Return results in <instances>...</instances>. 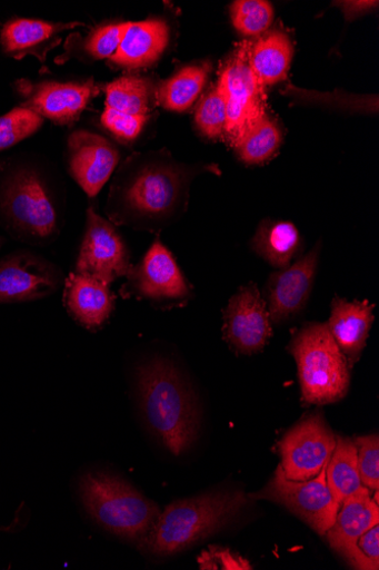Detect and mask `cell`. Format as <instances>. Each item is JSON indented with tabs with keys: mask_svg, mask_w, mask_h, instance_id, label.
I'll return each instance as SVG.
<instances>
[{
	"mask_svg": "<svg viewBox=\"0 0 379 570\" xmlns=\"http://www.w3.org/2000/svg\"><path fill=\"white\" fill-rule=\"evenodd\" d=\"M199 173L164 151L133 155L118 173L107 203L117 225L153 230L183 213L191 180Z\"/></svg>",
	"mask_w": 379,
	"mask_h": 570,
	"instance_id": "obj_1",
	"label": "cell"
},
{
	"mask_svg": "<svg viewBox=\"0 0 379 570\" xmlns=\"http://www.w3.org/2000/svg\"><path fill=\"white\" fill-rule=\"evenodd\" d=\"M143 416L151 431L173 453H184L197 440L200 411L197 396L171 361L154 357L137 373Z\"/></svg>",
	"mask_w": 379,
	"mask_h": 570,
	"instance_id": "obj_2",
	"label": "cell"
},
{
	"mask_svg": "<svg viewBox=\"0 0 379 570\" xmlns=\"http://www.w3.org/2000/svg\"><path fill=\"white\" fill-rule=\"evenodd\" d=\"M250 497L241 491H216L171 503L160 512L141 548L167 557L221 531L248 505Z\"/></svg>",
	"mask_w": 379,
	"mask_h": 570,
	"instance_id": "obj_3",
	"label": "cell"
},
{
	"mask_svg": "<svg viewBox=\"0 0 379 570\" xmlns=\"http://www.w3.org/2000/svg\"><path fill=\"white\" fill-rule=\"evenodd\" d=\"M289 352L297 361L305 403L331 404L347 395L350 367L327 324L303 327L293 336Z\"/></svg>",
	"mask_w": 379,
	"mask_h": 570,
	"instance_id": "obj_4",
	"label": "cell"
},
{
	"mask_svg": "<svg viewBox=\"0 0 379 570\" xmlns=\"http://www.w3.org/2000/svg\"><path fill=\"white\" fill-rule=\"evenodd\" d=\"M81 495L90 515L108 532L141 541L160 514L159 507L118 476L90 473L81 482Z\"/></svg>",
	"mask_w": 379,
	"mask_h": 570,
	"instance_id": "obj_5",
	"label": "cell"
},
{
	"mask_svg": "<svg viewBox=\"0 0 379 570\" xmlns=\"http://www.w3.org/2000/svg\"><path fill=\"white\" fill-rule=\"evenodd\" d=\"M0 210L10 227L29 240H51L60 230L56 197L33 169H19L7 179L0 194Z\"/></svg>",
	"mask_w": 379,
	"mask_h": 570,
	"instance_id": "obj_6",
	"label": "cell"
},
{
	"mask_svg": "<svg viewBox=\"0 0 379 570\" xmlns=\"http://www.w3.org/2000/svg\"><path fill=\"white\" fill-rule=\"evenodd\" d=\"M327 468L328 464L316 478L300 482L289 480L280 464L266 488L249 497L282 504L323 537L335 524L340 508L328 485Z\"/></svg>",
	"mask_w": 379,
	"mask_h": 570,
	"instance_id": "obj_7",
	"label": "cell"
},
{
	"mask_svg": "<svg viewBox=\"0 0 379 570\" xmlns=\"http://www.w3.org/2000/svg\"><path fill=\"white\" fill-rule=\"evenodd\" d=\"M250 49L249 41L238 45L226 61L220 76L228 102V121L223 138L233 147L267 115L265 88L252 70Z\"/></svg>",
	"mask_w": 379,
	"mask_h": 570,
	"instance_id": "obj_8",
	"label": "cell"
},
{
	"mask_svg": "<svg viewBox=\"0 0 379 570\" xmlns=\"http://www.w3.org/2000/svg\"><path fill=\"white\" fill-rule=\"evenodd\" d=\"M122 288L124 297L136 296L161 306L187 303L193 295L172 253L156 239L141 263L131 267Z\"/></svg>",
	"mask_w": 379,
	"mask_h": 570,
	"instance_id": "obj_9",
	"label": "cell"
},
{
	"mask_svg": "<svg viewBox=\"0 0 379 570\" xmlns=\"http://www.w3.org/2000/svg\"><path fill=\"white\" fill-rule=\"evenodd\" d=\"M337 445V435L320 412L305 417L280 441L281 468L292 481L316 478L327 465Z\"/></svg>",
	"mask_w": 379,
	"mask_h": 570,
	"instance_id": "obj_10",
	"label": "cell"
},
{
	"mask_svg": "<svg viewBox=\"0 0 379 570\" xmlns=\"http://www.w3.org/2000/svg\"><path fill=\"white\" fill-rule=\"evenodd\" d=\"M130 253L114 225L89 207L76 274L90 276L111 286L131 269Z\"/></svg>",
	"mask_w": 379,
	"mask_h": 570,
	"instance_id": "obj_11",
	"label": "cell"
},
{
	"mask_svg": "<svg viewBox=\"0 0 379 570\" xmlns=\"http://www.w3.org/2000/svg\"><path fill=\"white\" fill-rule=\"evenodd\" d=\"M24 107L52 124L70 126L81 117L98 94L93 80L40 81L20 80L17 85Z\"/></svg>",
	"mask_w": 379,
	"mask_h": 570,
	"instance_id": "obj_12",
	"label": "cell"
},
{
	"mask_svg": "<svg viewBox=\"0 0 379 570\" xmlns=\"http://www.w3.org/2000/svg\"><path fill=\"white\" fill-rule=\"evenodd\" d=\"M225 322L226 341L242 354L261 351L273 334L267 304L255 284L240 288L233 295L226 309Z\"/></svg>",
	"mask_w": 379,
	"mask_h": 570,
	"instance_id": "obj_13",
	"label": "cell"
},
{
	"mask_svg": "<svg viewBox=\"0 0 379 570\" xmlns=\"http://www.w3.org/2000/svg\"><path fill=\"white\" fill-rule=\"evenodd\" d=\"M61 274L42 257L16 253L0 262V303L28 302L57 292Z\"/></svg>",
	"mask_w": 379,
	"mask_h": 570,
	"instance_id": "obj_14",
	"label": "cell"
},
{
	"mask_svg": "<svg viewBox=\"0 0 379 570\" xmlns=\"http://www.w3.org/2000/svg\"><path fill=\"white\" fill-rule=\"evenodd\" d=\"M68 149L72 178L89 197H96L117 169L120 151L112 141L87 130L73 132Z\"/></svg>",
	"mask_w": 379,
	"mask_h": 570,
	"instance_id": "obj_15",
	"label": "cell"
},
{
	"mask_svg": "<svg viewBox=\"0 0 379 570\" xmlns=\"http://www.w3.org/2000/svg\"><path fill=\"white\" fill-rule=\"evenodd\" d=\"M320 244L287 269L270 275L266 284L270 321L281 324L298 315L306 306L317 273Z\"/></svg>",
	"mask_w": 379,
	"mask_h": 570,
	"instance_id": "obj_16",
	"label": "cell"
},
{
	"mask_svg": "<svg viewBox=\"0 0 379 570\" xmlns=\"http://www.w3.org/2000/svg\"><path fill=\"white\" fill-rule=\"evenodd\" d=\"M79 27H84V24L81 22L56 23L33 19H16L9 21L0 31V45L6 53L16 60L34 57L43 62L48 51L61 42L60 35Z\"/></svg>",
	"mask_w": 379,
	"mask_h": 570,
	"instance_id": "obj_17",
	"label": "cell"
},
{
	"mask_svg": "<svg viewBox=\"0 0 379 570\" xmlns=\"http://www.w3.org/2000/svg\"><path fill=\"white\" fill-rule=\"evenodd\" d=\"M117 296L110 286L86 275L70 274L63 302L70 315L88 330H99L111 318Z\"/></svg>",
	"mask_w": 379,
	"mask_h": 570,
	"instance_id": "obj_18",
	"label": "cell"
},
{
	"mask_svg": "<svg viewBox=\"0 0 379 570\" xmlns=\"http://www.w3.org/2000/svg\"><path fill=\"white\" fill-rule=\"evenodd\" d=\"M169 40L170 28L166 21L130 22L111 62L129 70L148 68L164 53Z\"/></svg>",
	"mask_w": 379,
	"mask_h": 570,
	"instance_id": "obj_19",
	"label": "cell"
},
{
	"mask_svg": "<svg viewBox=\"0 0 379 570\" xmlns=\"http://www.w3.org/2000/svg\"><path fill=\"white\" fill-rule=\"evenodd\" d=\"M373 304L368 301H353L336 297L332 314L327 324L339 348L351 368L365 348L373 323Z\"/></svg>",
	"mask_w": 379,
	"mask_h": 570,
	"instance_id": "obj_20",
	"label": "cell"
},
{
	"mask_svg": "<svg viewBox=\"0 0 379 570\" xmlns=\"http://www.w3.org/2000/svg\"><path fill=\"white\" fill-rule=\"evenodd\" d=\"M370 493L361 487L347 498L339 508L335 524L323 535L331 548L343 557L365 532L379 522L378 503Z\"/></svg>",
	"mask_w": 379,
	"mask_h": 570,
	"instance_id": "obj_21",
	"label": "cell"
},
{
	"mask_svg": "<svg viewBox=\"0 0 379 570\" xmlns=\"http://www.w3.org/2000/svg\"><path fill=\"white\" fill-rule=\"evenodd\" d=\"M292 56L291 39L282 31L268 32L251 43L250 63L259 83L266 88L286 80Z\"/></svg>",
	"mask_w": 379,
	"mask_h": 570,
	"instance_id": "obj_22",
	"label": "cell"
},
{
	"mask_svg": "<svg viewBox=\"0 0 379 570\" xmlns=\"http://www.w3.org/2000/svg\"><path fill=\"white\" fill-rule=\"evenodd\" d=\"M252 243L263 261L283 271L290 267L298 254L301 238L293 224L266 220L259 226Z\"/></svg>",
	"mask_w": 379,
	"mask_h": 570,
	"instance_id": "obj_23",
	"label": "cell"
},
{
	"mask_svg": "<svg viewBox=\"0 0 379 570\" xmlns=\"http://www.w3.org/2000/svg\"><path fill=\"white\" fill-rule=\"evenodd\" d=\"M210 72V65L188 66L156 89V99L169 111L186 112L201 95Z\"/></svg>",
	"mask_w": 379,
	"mask_h": 570,
	"instance_id": "obj_24",
	"label": "cell"
},
{
	"mask_svg": "<svg viewBox=\"0 0 379 570\" xmlns=\"http://www.w3.org/2000/svg\"><path fill=\"white\" fill-rule=\"evenodd\" d=\"M151 81L139 76H124L106 86L104 110L130 117L149 118L152 96Z\"/></svg>",
	"mask_w": 379,
	"mask_h": 570,
	"instance_id": "obj_25",
	"label": "cell"
},
{
	"mask_svg": "<svg viewBox=\"0 0 379 570\" xmlns=\"http://www.w3.org/2000/svg\"><path fill=\"white\" fill-rule=\"evenodd\" d=\"M327 482L339 505L362 487L357 446L350 439L337 436V445L327 468Z\"/></svg>",
	"mask_w": 379,
	"mask_h": 570,
	"instance_id": "obj_26",
	"label": "cell"
},
{
	"mask_svg": "<svg viewBox=\"0 0 379 570\" xmlns=\"http://www.w3.org/2000/svg\"><path fill=\"white\" fill-rule=\"evenodd\" d=\"M282 144V131L277 121L265 115L235 145L239 159L250 166L272 159Z\"/></svg>",
	"mask_w": 379,
	"mask_h": 570,
	"instance_id": "obj_27",
	"label": "cell"
},
{
	"mask_svg": "<svg viewBox=\"0 0 379 570\" xmlns=\"http://www.w3.org/2000/svg\"><path fill=\"white\" fill-rule=\"evenodd\" d=\"M129 23L99 26L84 37L72 35L67 43V56L82 57L90 61L111 60L117 53Z\"/></svg>",
	"mask_w": 379,
	"mask_h": 570,
	"instance_id": "obj_28",
	"label": "cell"
},
{
	"mask_svg": "<svg viewBox=\"0 0 379 570\" xmlns=\"http://www.w3.org/2000/svg\"><path fill=\"white\" fill-rule=\"evenodd\" d=\"M195 121L200 132L207 138H223L228 121V102L225 83L220 78L200 98Z\"/></svg>",
	"mask_w": 379,
	"mask_h": 570,
	"instance_id": "obj_29",
	"label": "cell"
},
{
	"mask_svg": "<svg viewBox=\"0 0 379 570\" xmlns=\"http://www.w3.org/2000/svg\"><path fill=\"white\" fill-rule=\"evenodd\" d=\"M230 11L235 28L249 37L265 33L275 20V9L265 0H238Z\"/></svg>",
	"mask_w": 379,
	"mask_h": 570,
	"instance_id": "obj_30",
	"label": "cell"
},
{
	"mask_svg": "<svg viewBox=\"0 0 379 570\" xmlns=\"http://www.w3.org/2000/svg\"><path fill=\"white\" fill-rule=\"evenodd\" d=\"M42 124L41 117L24 107L16 108L0 117V151L32 136Z\"/></svg>",
	"mask_w": 379,
	"mask_h": 570,
	"instance_id": "obj_31",
	"label": "cell"
},
{
	"mask_svg": "<svg viewBox=\"0 0 379 570\" xmlns=\"http://www.w3.org/2000/svg\"><path fill=\"white\" fill-rule=\"evenodd\" d=\"M358 471L362 487L370 492L379 488V438L377 434L356 439Z\"/></svg>",
	"mask_w": 379,
	"mask_h": 570,
	"instance_id": "obj_32",
	"label": "cell"
},
{
	"mask_svg": "<svg viewBox=\"0 0 379 570\" xmlns=\"http://www.w3.org/2000/svg\"><path fill=\"white\" fill-rule=\"evenodd\" d=\"M345 558L355 569H379V525L365 532Z\"/></svg>",
	"mask_w": 379,
	"mask_h": 570,
	"instance_id": "obj_33",
	"label": "cell"
},
{
	"mask_svg": "<svg viewBox=\"0 0 379 570\" xmlns=\"http://www.w3.org/2000/svg\"><path fill=\"white\" fill-rule=\"evenodd\" d=\"M200 569L250 570L251 564L238 553L220 547H210L198 558Z\"/></svg>",
	"mask_w": 379,
	"mask_h": 570,
	"instance_id": "obj_34",
	"label": "cell"
},
{
	"mask_svg": "<svg viewBox=\"0 0 379 570\" xmlns=\"http://www.w3.org/2000/svg\"><path fill=\"white\" fill-rule=\"evenodd\" d=\"M343 11L347 19L352 20L378 7V2H342L337 3Z\"/></svg>",
	"mask_w": 379,
	"mask_h": 570,
	"instance_id": "obj_35",
	"label": "cell"
},
{
	"mask_svg": "<svg viewBox=\"0 0 379 570\" xmlns=\"http://www.w3.org/2000/svg\"><path fill=\"white\" fill-rule=\"evenodd\" d=\"M8 163L4 160H0V174H2L7 168Z\"/></svg>",
	"mask_w": 379,
	"mask_h": 570,
	"instance_id": "obj_36",
	"label": "cell"
},
{
	"mask_svg": "<svg viewBox=\"0 0 379 570\" xmlns=\"http://www.w3.org/2000/svg\"><path fill=\"white\" fill-rule=\"evenodd\" d=\"M4 243H6V239H4V238H2V237H0V248H2V247H3Z\"/></svg>",
	"mask_w": 379,
	"mask_h": 570,
	"instance_id": "obj_37",
	"label": "cell"
}]
</instances>
